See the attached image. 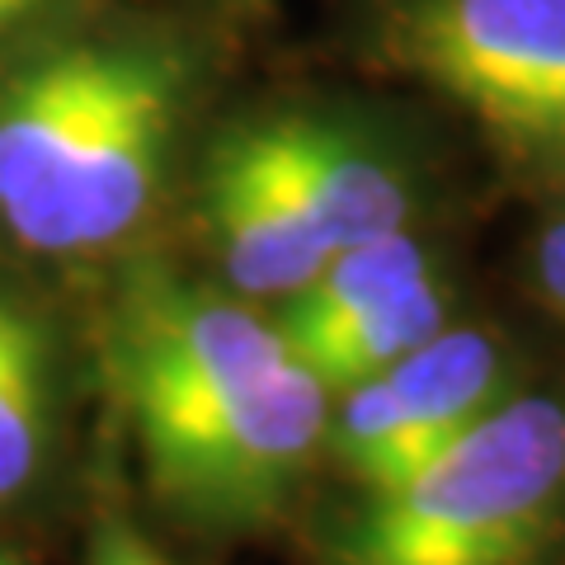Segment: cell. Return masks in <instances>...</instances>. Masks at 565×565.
Here are the masks:
<instances>
[{
	"label": "cell",
	"instance_id": "6da1fadb",
	"mask_svg": "<svg viewBox=\"0 0 565 565\" xmlns=\"http://www.w3.org/2000/svg\"><path fill=\"white\" fill-rule=\"evenodd\" d=\"M189 66L151 33H62L0 57V236L109 255L161 199Z\"/></svg>",
	"mask_w": 565,
	"mask_h": 565
},
{
	"label": "cell",
	"instance_id": "7a4b0ae2",
	"mask_svg": "<svg viewBox=\"0 0 565 565\" xmlns=\"http://www.w3.org/2000/svg\"><path fill=\"white\" fill-rule=\"evenodd\" d=\"M565 514V405L514 396L401 481L363 490L330 565H533Z\"/></svg>",
	"mask_w": 565,
	"mask_h": 565
},
{
	"label": "cell",
	"instance_id": "3957f363",
	"mask_svg": "<svg viewBox=\"0 0 565 565\" xmlns=\"http://www.w3.org/2000/svg\"><path fill=\"white\" fill-rule=\"evenodd\" d=\"M118 396L151 490L203 527L274 519L330 424V392L292 353L250 373L128 386Z\"/></svg>",
	"mask_w": 565,
	"mask_h": 565
},
{
	"label": "cell",
	"instance_id": "277c9868",
	"mask_svg": "<svg viewBox=\"0 0 565 565\" xmlns=\"http://www.w3.org/2000/svg\"><path fill=\"white\" fill-rule=\"evenodd\" d=\"M373 52L514 166L565 180V0H386Z\"/></svg>",
	"mask_w": 565,
	"mask_h": 565
},
{
	"label": "cell",
	"instance_id": "5b68a950",
	"mask_svg": "<svg viewBox=\"0 0 565 565\" xmlns=\"http://www.w3.org/2000/svg\"><path fill=\"white\" fill-rule=\"evenodd\" d=\"M504 401V353L486 330L444 326L386 373L340 392L330 405L326 448L359 490L415 471Z\"/></svg>",
	"mask_w": 565,
	"mask_h": 565
},
{
	"label": "cell",
	"instance_id": "8992f818",
	"mask_svg": "<svg viewBox=\"0 0 565 565\" xmlns=\"http://www.w3.org/2000/svg\"><path fill=\"white\" fill-rule=\"evenodd\" d=\"M236 128L330 255L405 232L411 189L367 137L311 114H269Z\"/></svg>",
	"mask_w": 565,
	"mask_h": 565
},
{
	"label": "cell",
	"instance_id": "52a82bcc",
	"mask_svg": "<svg viewBox=\"0 0 565 565\" xmlns=\"http://www.w3.org/2000/svg\"><path fill=\"white\" fill-rule=\"evenodd\" d=\"M203 217L222 274L245 297L288 302L330 259V250L302 222V212L292 207L288 189L274 180V170L255 156L241 128H226L207 151Z\"/></svg>",
	"mask_w": 565,
	"mask_h": 565
},
{
	"label": "cell",
	"instance_id": "ba28073f",
	"mask_svg": "<svg viewBox=\"0 0 565 565\" xmlns=\"http://www.w3.org/2000/svg\"><path fill=\"white\" fill-rule=\"evenodd\" d=\"M57 444V340L20 288L0 282V509L39 486Z\"/></svg>",
	"mask_w": 565,
	"mask_h": 565
},
{
	"label": "cell",
	"instance_id": "9c48e42d",
	"mask_svg": "<svg viewBox=\"0 0 565 565\" xmlns=\"http://www.w3.org/2000/svg\"><path fill=\"white\" fill-rule=\"evenodd\" d=\"M444 326H448V297L438 288V278H429L377 311L349 316V321H334L326 330L292 334L288 349L297 363L321 377L330 396H340L349 386L386 373V367L401 363L405 353L419 349Z\"/></svg>",
	"mask_w": 565,
	"mask_h": 565
},
{
	"label": "cell",
	"instance_id": "30bf717a",
	"mask_svg": "<svg viewBox=\"0 0 565 565\" xmlns=\"http://www.w3.org/2000/svg\"><path fill=\"white\" fill-rule=\"evenodd\" d=\"M434 278V255L411 236V232H392L349 250H334L321 274H316L302 292L288 297V311L278 316L282 340L307 330H326L349 316L377 311L386 302H396L411 288Z\"/></svg>",
	"mask_w": 565,
	"mask_h": 565
},
{
	"label": "cell",
	"instance_id": "8fae6325",
	"mask_svg": "<svg viewBox=\"0 0 565 565\" xmlns=\"http://www.w3.org/2000/svg\"><path fill=\"white\" fill-rule=\"evenodd\" d=\"M76 6L81 0H0V57L62 29V20Z\"/></svg>",
	"mask_w": 565,
	"mask_h": 565
},
{
	"label": "cell",
	"instance_id": "7c38bea8",
	"mask_svg": "<svg viewBox=\"0 0 565 565\" xmlns=\"http://www.w3.org/2000/svg\"><path fill=\"white\" fill-rule=\"evenodd\" d=\"M90 565H180L170 561L166 552L137 533L128 519H109L95 527V542H90Z\"/></svg>",
	"mask_w": 565,
	"mask_h": 565
},
{
	"label": "cell",
	"instance_id": "4fadbf2b",
	"mask_svg": "<svg viewBox=\"0 0 565 565\" xmlns=\"http://www.w3.org/2000/svg\"><path fill=\"white\" fill-rule=\"evenodd\" d=\"M537 278H542V292L552 297V307L565 316V217L546 226V236L537 245Z\"/></svg>",
	"mask_w": 565,
	"mask_h": 565
},
{
	"label": "cell",
	"instance_id": "5bb4252c",
	"mask_svg": "<svg viewBox=\"0 0 565 565\" xmlns=\"http://www.w3.org/2000/svg\"><path fill=\"white\" fill-rule=\"evenodd\" d=\"M0 565H20V561H14V556H6V552H0Z\"/></svg>",
	"mask_w": 565,
	"mask_h": 565
}]
</instances>
